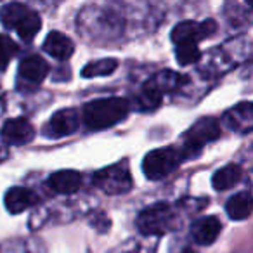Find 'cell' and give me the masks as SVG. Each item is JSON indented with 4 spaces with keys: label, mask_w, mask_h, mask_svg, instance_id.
I'll use <instances>...</instances> for the list:
<instances>
[{
    "label": "cell",
    "mask_w": 253,
    "mask_h": 253,
    "mask_svg": "<svg viewBox=\"0 0 253 253\" xmlns=\"http://www.w3.org/2000/svg\"><path fill=\"white\" fill-rule=\"evenodd\" d=\"M92 182L109 196H122L132 189V175L125 163L111 165L97 172L92 177Z\"/></svg>",
    "instance_id": "obj_3"
},
{
    "label": "cell",
    "mask_w": 253,
    "mask_h": 253,
    "mask_svg": "<svg viewBox=\"0 0 253 253\" xmlns=\"http://www.w3.org/2000/svg\"><path fill=\"white\" fill-rule=\"evenodd\" d=\"M222 231V224L217 217H203L198 218L191 227V236L201 246L211 245L218 238Z\"/></svg>",
    "instance_id": "obj_9"
},
{
    "label": "cell",
    "mask_w": 253,
    "mask_h": 253,
    "mask_svg": "<svg viewBox=\"0 0 253 253\" xmlns=\"http://www.w3.org/2000/svg\"><path fill=\"white\" fill-rule=\"evenodd\" d=\"M35 128L26 118L7 120L2 126V139L11 146H25L33 141Z\"/></svg>",
    "instance_id": "obj_7"
},
{
    "label": "cell",
    "mask_w": 253,
    "mask_h": 253,
    "mask_svg": "<svg viewBox=\"0 0 253 253\" xmlns=\"http://www.w3.org/2000/svg\"><path fill=\"white\" fill-rule=\"evenodd\" d=\"M220 135V125L211 116L198 120L189 130L184 134V153L189 155H198L207 142L215 141Z\"/></svg>",
    "instance_id": "obj_4"
},
{
    "label": "cell",
    "mask_w": 253,
    "mask_h": 253,
    "mask_svg": "<svg viewBox=\"0 0 253 253\" xmlns=\"http://www.w3.org/2000/svg\"><path fill=\"white\" fill-rule=\"evenodd\" d=\"M40 28H42V19H40V16L37 14V12L30 11L28 16L19 23L16 32H18V35L21 37L23 40H32L33 37L40 32Z\"/></svg>",
    "instance_id": "obj_21"
},
{
    "label": "cell",
    "mask_w": 253,
    "mask_h": 253,
    "mask_svg": "<svg viewBox=\"0 0 253 253\" xmlns=\"http://www.w3.org/2000/svg\"><path fill=\"white\" fill-rule=\"evenodd\" d=\"M118 68V61L113 57H106V59H97L88 63L82 71V77L85 78H95V77H108V75L115 73Z\"/></svg>",
    "instance_id": "obj_19"
},
{
    "label": "cell",
    "mask_w": 253,
    "mask_h": 253,
    "mask_svg": "<svg viewBox=\"0 0 253 253\" xmlns=\"http://www.w3.org/2000/svg\"><path fill=\"white\" fill-rule=\"evenodd\" d=\"M128 115V102L123 97L95 99L85 104L84 122L92 130H104L123 122Z\"/></svg>",
    "instance_id": "obj_1"
},
{
    "label": "cell",
    "mask_w": 253,
    "mask_h": 253,
    "mask_svg": "<svg viewBox=\"0 0 253 253\" xmlns=\"http://www.w3.org/2000/svg\"><path fill=\"white\" fill-rule=\"evenodd\" d=\"M217 32V25L211 19H207L203 23L196 21H182L173 28L172 32V40L175 42V45L180 43H198L200 40L208 39Z\"/></svg>",
    "instance_id": "obj_6"
},
{
    "label": "cell",
    "mask_w": 253,
    "mask_h": 253,
    "mask_svg": "<svg viewBox=\"0 0 253 253\" xmlns=\"http://www.w3.org/2000/svg\"><path fill=\"white\" fill-rule=\"evenodd\" d=\"M182 162V156L173 148L153 149L142 160V170L149 180H162L173 172Z\"/></svg>",
    "instance_id": "obj_2"
},
{
    "label": "cell",
    "mask_w": 253,
    "mask_h": 253,
    "mask_svg": "<svg viewBox=\"0 0 253 253\" xmlns=\"http://www.w3.org/2000/svg\"><path fill=\"white\" fill-rule=\"evenodd\" d=\"M18 52V45L7 35H0V70H5Z\"/></svg>",
    "instance_id": "obj_23"
},
{
    "label": "cell",
    "mask_w": 253,
    "mask_h": 253,
    "mask_svg": "<svg viewBox=\"0 0 253 253\" xmlns=\"http://www.w3.org/2000/svg\"><path fill=\"white\" fill-rule=\"evenodd\" d=\"M187 253H193V252H187Z\"/></svg>",
    "instance_id": "obj_24"
},
{
    "label": "cell",
    "mask_w": 253,
    "mask_h": 253,
    "mask_svg": "<svg viewBox=\"0 0 253 253\" xmlns=\"http://www.w3.org/2000/svg\"><path fill=\"white\" fill-rule=\"evenodd\" d=\"M49 73V64L40 56L25 57L19 64V77L30 84H40Z\"/></svg>",
    "instance_id": "obj_14"
},
{
    "label": "cell",
    "mask_w": 253,
    "mask_h": 253,
    "mask_svg": "<svg viewBox=\"0 0 253 253\" xmlns=\"http://www.w3.org/2000/svg\"><path fill=\"white\" fill-rule=\"evenodd\" d=\"M175 57L177 63L187 66V64H193L200 59V49H198V43H180L175 47Z\"/></svg>",
    "instance_id": "obj_22"
},
{
    "label": "cell",
    "mask_w": 253,
    "mask_h": 253,
    "mask_svg": "<svg viewBox=\"0 0 253 253\" xmlns=\"http://www.w3.org/2000/svg\"><path fill=\"white\" fill-rule=\"evenodd\" d=\"M162 95H163L162 92H160L158 88L151 84V82H148L146 87L142 88L141 95L137 97L139 108L146 109V111H151V109L158 108V106L162 104Z\"/></svg>",
    "instance_id": "obj_20"
},
{
    "label": "cell",
    "mask_w": 253,
    "mask_h": 253,
    "mask_svg": "<svg viewBox=\"0 0 253 253\" xmlns=\"http://www.w3.org/2000/svg\"><path fill=\"white\" fill-rule=\"evenodd\" d=\"M5 208H7L11 213H23L25 210H28L30 207L39 203V198L28 187H11V189L5 193L4 198Z\"/></svg>",
    "instance_id": "obj_10"
},
{
    "label": "cell",
    "mask_w": 253,
    "mask_h": 253,
    "mask_svg": "<svg viewBox=\"0 0 253 253\" xmlns=\"http://www.w3.org/2000/svg\"><path fill=\"white\" fill-rule=\"evenodd\" d=\"M224 118L229 128H232L236 132H248L253 123L252 102H241V104L234 106L231 111H227V115Z\"/></svg>",
    "instance_id": "obj_13"
},
{
    "label": "cell",
    "mask_w": 253,
    "mask_h": 253,
    "mask_svg": "<svg viewBox=\"0 0 253 253\" xmlns=\"http://www.w3.org/2000/svg\"><path fill=\"white\" fill-rule=\"evenodd\" d=\"M49 186L57 194H73L80 189L82 175L75 170H61L49 177Z\"/></svg>",
    "instance_id": "obj_12"
},
{
    "label": "cell",
    "mask_w": 253,
    "mask_h": 253,
    "mask_svg": "<svg viewBox=\"0 0 253 253\" xmlns=\"http://www.w3.org/2000/svg\"><path fill=\"white\" fill-rule=\"evenodd\" d=\"M239 179H241V169L238 165H225L213 173L211 184L217 191H225L236 186Z\"/></svg>",
    "instance_id": "obj_17"
},
{
    "label": "cell",
    "mask_w": 253,
    "mask_h": 253,
    "mask_svg": "<svg viewBox=\"0 0 253 253\" xmlns=\"http://www.w3.org/2000/svg\"><path fill=\"white\" fill-rule=\"evenodd\" d=\"M172 210L167 203H158L144 210L137 218V227L146 236H160L169 231Z\"/></svg>",
    "instance_id": "obj_5"
},
{
    "label": "cell",
    "mask_w": 253,
    "mask_h": 253,
    "mask_svg": "<svg viewBox=\"0 0 253 253\" xmlns=\"http://www.w3.org/2000/svg\"><path fill=\"white\" fill-rule=\"evenodd\" d=\"M78 125H80V116L75 109L66 108L56 111L52 115L49 122V132L56 137H64V135H70L73 132L78 130Z\"/></svg>",
    "instance_id": "obj_8"
},
{
    "label": "cell",
    "mask_w": 253,
    "mask_h": 253,
    "mask_svg": "<svg viewBox=\"0 0 253 253\" xmlns=\"http://www.w3.org/2000/svg\"><path fill=\"white\" fill-rule=\"evenodd\" d=\"M225 210H227V215L232 220L248 218L250 213H252V194L248 191H243V193L231 196L227 200V205H225Z\"/></svg>",
    "instance_id": "obj_15"
},
{
    "label": "cell",
    "mask_w": 253,
    "mask_h": 253,
    "mask_svg": "<svg viewBox=\"0 0 253 253\" xmlns=\"http://www.w3.org/2000/svg\"><path fill=\"white\" fill-rule=\"evenodd\" d=\"M43 50H45L49 56H52L54 59L64 61L73 54L75 45L70 37H66L64 33L50 32L49 35H47V39L43 40Z\"/></svg>",
    "instance_id": "obj_11"
},
{
    "label": "cell",
    "mask_w": 253,
    "mask_h": 253,
    "mask_svg": "<svg viewBox=\"0 0 253 253\" xmlns=\"http://www.w3.org/2000/svg\"><path fill=\"white\" fill-rule=\"evenodd\" d=\"M30 9L23 4L18 2H11V4H5L4 7L0 9V21L5 28L9 30H16L19 26V23L28 16Z\"/></svg>",
    "instance_id": "obj_16"
},
{
    "label": "cell",
    "mask_w": 253,
    "mask_h": 253,
    "mask_svg": "<svg viewBox=\"0 0 253 253\" xmlns=\"http://www.w3.org/2000/svg\"><path fill=\"white\" fill-rule=\"evenodd\" d=\"M153 85H155L156 88H158L160 92H169V90H175V88L182 87L184 84L187 82V78L184 77V75H179L175 73V71H162L160 75H156L153 80H149Z\"/></svg>",
    "instance_id": "obj_18"
}]
</instances>
